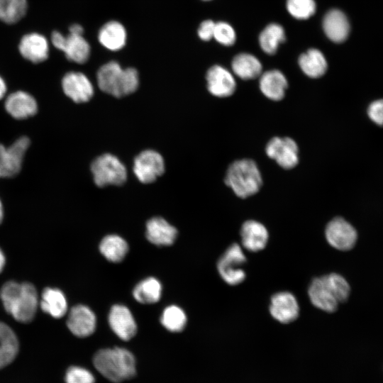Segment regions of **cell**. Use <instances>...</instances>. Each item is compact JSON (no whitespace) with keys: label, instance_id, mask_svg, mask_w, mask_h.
<instances>
[{"label":"cell","instance_id":"d6986e66","mask_svg":"<svg viewBox=\"0 0 383 383\" xmlns=\"http://www.w3.org/2000/svg\"><path fill=\"white\" fill-rule=\"evenodd\" d=\"M240 235L243 247L254 252L263 250L269 240L267 228L255 220L245 221L241 226Z\"/></svg>","mask_w":383,"mask_h":383},{"label":"cell","instance_id":"f35d334b","mask_svg":"<svg viewBox=\"0 0 383 383\" xmlns=\"http://www.w3.org/2000/svg\"><path fill=\"white\" fill-rule=\"evenodd\" d=\"M50 40L52 45L61 51L65 43V35L58 30H55L51 34Z\"/></svg>","mask_w":383,"mask_h":383},{"label":"cell","instance_id":"9c48e42d","mask_svg":"<svg viewBox=\"0 0 383 383\" xmlns=\"http://www.w3.org/2000/svg\"><path fill=\"white\" fill-rule=\"evenodd\" d=\"M325 237L328 243L340 251L353 248L357 240V232L355 227L342 217L331 220L325 228Z\"/></svg>","mask_w":383,"mask_h":383},{"label":"cell","instance_id":"1f68e13d","mask_svg":"<svg viewBox=\"0 0 383 383\" xmlns=\"http://www.w3.org/2000/svg\"><path fill=\"white\" fill-rule=\"evenodd\" d=\"M27 0H0V21L13 24L21 21L28 11Z\"/></svg>","mask_w":383,"mask_h":383},{"label":"cell","instance_id":"f1b7e54d","mask_svg":"<svg viewBox=\"0 0 383 383\" xmlns=\"http://www.w3.org/2000/svg\"><path fill=\"white\" fill-rule=\"evenodd\" d=\"M99 250L102 255L112 262H121L128 251L127 242L118 235L105 236L99 244Z\"/></svg>","mask_w":383,"mask_h":383},{"label":"cell","instance_id":"b9f144b4","mask_svg":"<svg viewBox=\"0 0 383 383\" xmlns=\"http://www.w3.org/2000/svg\"><path fill=\"white\" fill-rule=\"evenodd\" d=\"M6 263V258L3 251L0 249V273L3 270Z\"/></svg>","mask_w":383,"mask_h":383},{"label":"cell","instance_id":"836d02e7","mask_svg":"<svg viewBox=\"0 0 383 383\" xmlns=\"http://www.w3.org/2000/svg\"><path fill=\"white\" fill-rule=\"evenodd\" d=\"M286 6L288 12L299 20L310 18L316 11L314 0H287Z\"/></svg>","mask_w":383,"mask_h":383},{"label":"cell","instance_id":"d6a6232c","mask_svg":"<svg viewBox=\"0 0 383 383\" xmlns=\"http://www.w3.org/2000/svg\"><path fill=\"white\" fill-rule=\"evenodd\" d=\"M160 322L169 331L180 332L186 326L187 318L182 309L176 305H171L162 311Z\"/></svg>","mask_w":383,"mask_h":383},{"label":"cell","instance_id":"6da1fadb","mask_svg":"<svg viewBox=\"0 0 383 383\" xmlns=\"http://www.w3.org/2000/svg\"><path fill=\"white\" fill-rule=\"evenodd\" d=\"M350 294L348 282L335 272L313 279L308 288L311 304L327 313L335 312L340 303L348 300Z\"/></svg>","mask_w":383,"mask_h":383},{"label":"cell","instance_id":"d590c367","mask_svg":"<svg viewBox=\"0 0 383 383\" xmlns=\"http://www.w3.org/2000/svg\"><path fill=\"white\" fill-rule=\"evenodd\" d=\"M66 383H94L93 374L87 369L72 366L68 368L65 375Z\"/></svg>","mask_w":383,"mask_h":383},{"label":"cell","instance_id":"7bdbcfd3","mask_svg":"<svg viewBox=\"0 0 383 383\" xmlns=\"http://www.w3.org/2000/svg\"><path fill=\"white\" fill-rule=\"evenodd\" d=\"M3 218H4V208H3L2 203L0 200V224L3 221Z\"/></svg>","mask_w":383,"mask_h":383},{"label":"cell","instance_id":"ee69618b","mask_svg":"<svg viewBox=\"0 0 383 383\" xmlns=\"http://www.w3.org/2000/svg\"><path fill=\"white\" fill-rule=\"evenodd\" d=\"M203 1H210V0H203Z\"/></svg>","mask_w":383,"mask_h":383},{"label":"cell","instance_id":"8992f818","mask_svg":"<svg viewBox=\"0 0 383 383\" xmlns=\"http://www.w3.org/2000/svg\"><path fill=\"white\" fill-rule=\"evenodd\" d=\"M94 183L101 187L121 185L127 177L125 165L115 155L105 153L96 158L91 165Z\"/></svg>","mask_w":383,"mask_h":383},{"label":"cell","instance_id":"484cf974","mask_svg":"<svg viewBox=\"0 0 383 383\" xmlns=\"http://www.w3.org/2000/svg\"><path fill=\"white\" fill-rule=\"evenodd\" d=\"M302 72L311 78H318L323 76L328 68L326 59L318 49L311 48L302 53L298 60Z\"/></svg>","mask_w":383,"mask_h":383},{"label":"cell","instance_id":"4fadbf2b","mask_svg":"<svg viewBox=\"0 0 383 383\" xmlns=\"http://www.w3.org/2000/svg\"><path fill=\"white\" fill-rule=\"evenodd\" d=\"M64 93L76 103L88 101L94 94V87L89 79L82 72H69L62 79Z\"/></svg>","mask_w":383,"mask_h":383},{"label":"cell","instance_id":"44dd1931","mask_svg":"<svg viewBox=\"0 0 383 383\" xmlns=\"http://www.w3.org/2000/svg\"><path fill=\"white\" fill-rule=\"evenodd\" d=\"M146 238L157 246L171 245L177 236V229L161 217H154L146 223Z\"/></svg>","mask_w":383,"mask_h":383},{"label":"cell","instance_id":"7a4b0ae2","mask_svg":"<svg viewBox=\"0 0 383 383\" xmlns=\"http://www.w3.org/2000/svg\"><path fill=\"white\" fill-rule=\"evenodd\" d=\"M0 298L5 310L16 321L26 323L34 318L39 300L32 284L8 282L1 289Z\"/></svg>","mask_w":383,"mask_h":383},{"label":"cell","instance_id":"e0dca14e","mask_svg":"<svg viewBox=\"0 0 383 383\" xmlns=\"http://www.w3.org/2000/svg\"><path fill=\"white\" fill-rule=\"evenodd\" d=\"M207 89L213 96L227 97L231 96L236 87L232 74L220 65L211 67L206 75Z\"/></svg>","mask_w":383,"mask_h":383},{"label":"cell","instance_id":"7c38bea8","mask_svg":"<svg viewBox=\"0 0 383 383\" xmlns=\"http://www.w3.org/2000/svg\"><path fill=\"white\" fill-rule=\"evenodd\" d=\"M272 317L281 323H290L299 315V305L295 296L289 292H279L271 296L269 306Z\"/></svg>","mask_w":383,"mask_h":383},{"label":"cell","instance_id":"e575fe53","mask_svg":"<svg viewBox=\"0 0 383 383\" xmlns=\"http://www.w3.org/2000/svg\"><path fill=\"white\" fill-rule=\"evenodd\" d=\"M220 44L230 46L234 44L236 35L233 28L226 22L216 23L213 38Z\"/></svg>","mask_w":383,"mask_h":383},{"label":"cell","instance_id":"5bb4252c","mask_svg":"<svg viewBox=\"0 0 383 383\" xmlns=\"http://www.w3.org/2000/svg\"><path fill=\"white\" fill-rule=\"evenodd\" d=\"M67 326L73 335L85 338L94 332L96 317L90 308L79 304L73 306L69 311Z\"/></svg>","mask_w":383,"mask_h":383},{"label":"cell","instance_id":"60d3db41","mask_svg":"<svg viewBox=\"0 0 383 383\" xmlns=\"http://www.w3.org/2000/svg\"><path fill=\"white\" fill-rule=\"evenodd\" d=\"M7 91V87L6 82L0 75V100H1L6 95Z\"/></svg>","mask_w":383,"mask_h":383},{"label":"cell","instance_id":"ac0fdd59","mask_svg":"<svg viewBox=\"0 0 383 383\" xmlns=\"http://www.w3.org/2000/svg\"><path fill=\"white\" fill-rule=\"evenodd\" d=\"M4 108L11 116L22 120L35 115L38 106L31 94L24 91H16L7 96Z\"/></svg>","mask_w":383,"mask_h":383},{"label":"cell","instance_id":"603a6c76","mask_svg":"<svg viewBox=\"0 0 383 383\" xmlns=\"http://www.w3.org/2000/svg\"><path fill=\"white\" fill-rule=\"evenodd\" d=\"M259 86L266 97L273 101H279L284 96L288 82L282 72L271 70L260 74Z\"/></svg>","mask_w":383,"mask_h":383},{"label":"cell","instance_id":"5b68a950","mask_svg":"<svg viewBox=\"0 0 383 383\" xmlns=\"http://www.w3.org/2000/svg\"><path fill=\"white\" fill-rule=\"evenodd\" d=\"M225 183L236 196L245 199L260 190L262 180L256 163L250 159H242L228 167Z\"/></svg>","mask_w":383,"mask_h":383},{"label":"cell","instance_id":"8d00e7d4","mask_svg":"<svg viewBox=\"0 0 383 383\" xmlns=\"http://www.w3.org/2000/svg\"><path fill=\"white\" fill-rule=\"evenodd\" d=\"M370 119L378 126H383V99L372 101L367 108Z\"/></svg>","mask_w":383,"mask_h":383},{"label":"cell","instance_id":"8fae6325","mask_svg":"<svg viewBox=\"0 0 383 383\" xmlns=\"http://www.w3.org/2000/svg\"><path fill=\"white\" fill-rule=\"evenodd\" d=\"M267 155L284 169L294 167L299 162L296 143L289 137L272 138L265 148Z\"/></svg>","mask_w":383,"mask_h":383},{"label":"cell","instance_id":"f546056e","mask_svg":"<svg viewBox=\"0 0 383 383\" xmlns=\"http://www.w3.org/2000/svg\"><path fill=\"white\" fill-rule=\"evenodd\" d=\"M162 289V284L158 279L148 277L135 285L133 296L141 304H154L160 300Z\"/></svg>","mask_w":383,"mask_h":383},{"label":"cell","instance_id":"ffe728a7","mask_svg":"<svg viewBox=\"0 0 383 383\" xmlns=\"http://www.w3.org/2000/svg\"><path fill=\"white\" fill-rule=\"evenodd\" d=\"M323 29L331 40L339 43L347 39L350 27L345 14L339 9H333L325 14Z\"/></svg>","mask_w":383,"mask_h":383},{"label":"cell","instance_id":"30bf717a","mask_svg":"<svg viewBox=\"0 0 383 383\" xmlns=\"http://www.w3.org/2000/svg\"><path fill=\"white\" fill-rule=\"evenodd\" d=\"M133 170L140 182H153L165 171L164 159L159 152L153 150H144L135 158Z\"/></svg>","mask_w":383,"mask_h":383},{"label":"cell","instance_id":"4dcf8cb0","mask_svg":"<svg viewBox=\"0 0 383 383\" xmlns=\"http://www.w3.org/2000/svg\"><path fill=\"white\" fill-rule=\"evenodd\" d=\"M286 40L284 28L275 23L267 25L259 35L262 50L269 55L274 54L280 43Z\"/></svg>","mask_w":383,"mask_h":383},{"label":"cell","instance_id":"4316f807","mask_svg":"<svg viewBox=\"0 0 383 383\" xmlns=\"http://www.w3.org/2000/svg\"><path fill=\"white\" fill-rule=\"evenodd\" d=\"M234 74L242 79H252L260 76L262 64L254 55L240 53L235 55L231 62Z\"/></svg>","mask_w":383,"mask_h":383},{"label":"cell","instance_id":"ab89813d","mask_svg":"<svg viewBox=\"0 0 383 383\" xmlns=\"http://www.w3.org/2000/svg\"><path fill=\"white\" fill-rule=\"evenodd\" d=\"M84 28L78 23H73L69 28V33L72 35H83Z\"/></svg>","mask_w":383,"mask_h":383},{"label":"cell","instance_id":"7402d4cb","mask_svg":"<svg viewBox=\"0 0 383 383\" xmlns=\"http://www.w3.org/2000/svg\"><path fill=\"white\" fill-rule=\"evenodd\" d=\"M98 40L106 49L118 51L124 48L127 41V32L124 26L117 21L105 23L98 32Z\"/></svg>","mask_w":383,"mask_h":383},{"label":"cell","instance_id":"9a60e30c","mask_svg":"<svg viewBox=\"0 0 383 383\" xmlns=\"http://www.w3.org/2000/svg\"><path fill=\"white\" fill-rule=\"evenodd\" d=\"M108 321L111 330L123 340H129L137 332L135 318L124 305H113L110 309Z\"/></svg>","mask_w":383,"mask_h":383},{"label":"cell","instance_id":"52a82bcc","mask_svg":"<svg viewBox=\"0 0 383 383\" xmlns=\"http://www.w3.org/2000/svg\"><path fill=\"white\" fill-rule=\"evenodd\" d=\"M246 261L241 246L235 243L231 244L217 262V270L222 279L232 286L242 283L246 277L243 269Z\"/></svg>","mask_w":383,"mask_h":383},{"label":"cell","instance_id":"2e32d148","mask_svg":"<svg viewBox=\"0 0 383 383\" xmlns=\"http://www.w3.org/2000/svg\"><path fill=\"white\" fill-rule=\"evenodd\" d=\"M48 39L39 33L24 35L18 43L21 56L33 63H40L49 56L50 46Z\"/></svg>","mask_w":383,"mask_h":383},{"label":"cell","instance_id":"277c9868","mask_svg":"<svg viewBox=\"0 0 383 383\" xmlns=\"http://www.w3.org/2000/svg\"><path fill=\"white\" fill-rule=\"evenodd\" d=\"M99 89L116 97L135 91L139 85V74L133 67L123 68L116 61L104 64L96 73Z\"/></svg>","mask_w":383,"mask_h":383},{"label":"cell","instance_id":"ba28073f","mask_svg":"<svg viewBox=\"0 0 383 383\" xmlns=\"http://www.w3.org/2000/svg\"><path fill=\"white\" fill-rule=\"evenodd\" d=\"M30 143L26 136L20 137L8 147L0 143V178L12 177L18 174Z\"/></svg>","mask_w":383,"mask_h":383},{"label":"cell","instance_id":"3957f363","mask_svg":"<svg viewBox=\"0 0 383 383\" xmlns=\"http://www.w3.org/2000/svg\"><path fill=\"white\" fill-rule=\"evenodd\" d=\"M98 372L109 380L119 383L135 374V360L131 352L123 348H104L93 357Z\"/></svg>","mask_w":383,"mask_h":383},{"label":"cell","instance_id":"74e56055","mask_svg":"<svg viewBox=\"0 0 383 383\" xmlns=\"http://www.w3.org/2000/svg\"><path fill=\"white\" fill-rule=\"evenodd\" d=\"M216 23L208 19L202 21L197 30L199 38L204 41L210 40L213 38V33Z\"/></svg>","mask_w":383,"mask_h":383},{"label":"cell","instance_id":"d4e9b609","mask_svg":"<svg viewBox=\"0 0 383 383\" xmlns=\"http://www.w3.org/2000/svg\"><path fill=\"white\" fill-rule=\"evenodd\" d=\"M65 57L71 62L83 64L89 58L91 47L83 35L68 34L61 50Z\"/></svg>","mask_w":383,"mask_h":383},{"label":"cell","instance_id":"cb8c5ba5","mask_svg":"<svg viewBox=\"0 0 383 383\" xmlns=\"http://www.w3.org/2000/svg\"><path fill=\"white\" fill-rule=\"evenodd\" d=\"M39 305L43 312L55 318L64 316L67 311V302L64 293L56 288H45Z\"/></svg>","mask_w":383,"mask_h":383},{"label":"cell","instance_id":"83f0119b","mask_svg":"<svg viewBox=\"0 0 383 383\" xmlns=\"http://www.w3.org/2000/svg\"><path fill=\"white\" fill-rule=\"evenodd\" d=\"M18 352V338L8 325L0 322V369L10 364Z\"/></svg>","mask_w":383,"mask_h":383}]
</instances>
